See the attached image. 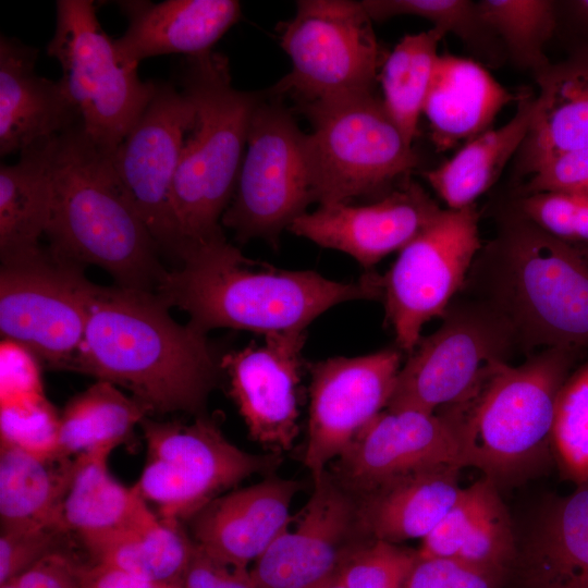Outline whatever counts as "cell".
Instances as JSON below:
<instances>
[{"mask_svg":"<svg viewBox=\"0 0 588 588\" xmlns=\"http://www.w3.org/2000/svg\"><path fill=\"white\" fill-rule=\"evenodd\" d=\"M139 426L147 455L133 487L167 520H189L231 487L281 461L279 454L258 455L237 448L205 416L189 424L146 417Z\"/></svg>","mask_w":588,"mask_h":588,"instance_id":"obj_10","label":"cell"},{"mask_svg":"<svg viewBox=\"0 0 588 588\" xmlns=\"http://www.w3.org/2000/svg\"><path fill=\"white\" fill-rule=\"evenodd\" d=\"M118 4L128 25L114 45L121 61L135 69L150 57L183 53L191 58L210 52L242 16L236 0H127Z\"/></svg>","mask_w":588,"mask_h":588,"instance_id":"obj_23","label":"cell"},{"mask_svg":"<svg viewBox=\"0 0 588 588\" xmlns=\"http://www.w3.org/2000/svg\"><path fill=\"white\" fill-rule=\"evenodd\" d=\"M299 110L313 125L307 143L314 201L319 205L382 197L421 163L375 94Z\"/></svg>","mask_w":588,"mask_h":588,"instance_id":"obj_7","label":"cell"},{"mask_svg":"<svg viewBox=\"0 0 588 588\" xmlns=\"http://www.w3.org/2000/svg\"><path fill=\"white\" fill-rule=\"evenodd\" d=\"M148 415V408L132 395L97 380L73 396L60 414L57 456L74 458L91 450H114Z\"/></svg>","mask_w":588,"mask_h":588,"instance_id":"obj_33","label":"cell"},{"mask_svg":"<svg viewBox=\"0 0 588 588\" xmlns=\"http://www.w3.org/2000/svg\"><path fill=\"white\" fill-rule=\"evenodd\" d=\"M417 559V550L371 539L347 553L338 576L346 588H405Z\"/></svg>","mask_w":588,"mask_h":588,"instance_id":"obj_39","label":"cell"},{"mask_svg":"<svg viewBox=\"0 0 588 588\" xmlns=\"http://www.w3.org/2000/svg\"><path fill=\"white\" fill-rule=\"evenodd\" d=\"M523 575L529 588H588V481L544 516Z\"/></svg>","mask_w":588,"mask_h":588,"instance_id":"obj_30","label":"cell"},{"mask_svg":"<svg viewBox=\"0 0 588 588\" xmlns=\"http://www.w3.org/2000/svg\"><path fill=\"white\" fill-rule=\"evenodd\" d=\"M336 481L357 495L413 471L467 466L456 421L448 408L436 413L382 411L331 463Z\"/></svg>","mask_w":588,"mask_h":588,"instance_id":"obj_17","label":"cell"},{"mask_svg":"<svg viewBox=\"0 0 588 588\" xmlns=\"http://www.w3.org/2000/svg\"><path fill=\"white\" fill-rule=\"evenodd\" d=\"M181 88L195 106L173 185V211L189 250L225 238L221 219L232 201L254 109L262 94L232 85L228 59L210 51L187 59Z\"/></svg>","mask_w":588,"mask_h":588,"instance_id":"obj_5","label":"cell"},{"mask_svg":"<svg viewBox=\"0 0 588 588\" xmlns=\"http://www.w3.org/2000/svg\"><path fill=\"white\" fill-rule=\"evenodd\" d=\"M460 467L439 466L405 474L357 495L360 534L399 544L422 540L460 498Z\"/></svg>","mask_w":588,"mask_h":588,"instance_id":"obj_25","label":"cell"},{"mask_svg":"<svg viewBox=\"0 0 588 588\" xmlns=\"http://www.w3.org/2000/svg\"><path fill=\"white\" fill-rule=\"evenodd\" d=\"M100 285L49 245L2 261L0 332L51 369L68 370Z\"/></svg>","mask_w":588,"mask_h":588,"instance_id":"obj_12","label":"cell"},{"mask_svg":"<svg viewBox=\"0 0 588 588\" xmlns=\"http://www.w3.org/2000/svg\"><path fill=\"white\" fill-rule=\"evenodd\" d=\"M513 554L511 522L497 494L469 531L455 559L503 573Z\"/></svg>","mask_w":588,"mask_h":588,"instance_id":"obj_42","label":"cell"},{"mask_svg":"<svg viewBox=\"0 0 588 588\" xmlns=\"http://www.w3.org/2000/svg\"><path fill=\"white\" fill-rule=\"evenodd\" d=\"M60 414L45 393L0 400V442L58 457Z\"/></svg>","mask_w":588,"mask_h":588,"instance_id":"obj_38","label":"cell"},{"mask_svg":"<svg viewBox=\"0 0 588 588\" xmlns=\"http://www.w3.org/2000/svg\"><path fill=\"white\" fill-rule=\"evenodd\" d=\"M535 99L534 93L522 91L516 112L507 123L467 142L451 159L422 172L446 209L474 205L498 181L528 133Z\"/></svg>","mask_w":588,"mask_h":588,"instance_id":"obj_28","label":"cell"},{"mask_svg":"<svg viewBox=\"0 0 588 588\" xmlns=\"http://www.w3.org/2000/svg\"><path fill=\"white\" fill-rule=\"evenodd\" d=\"M315 588H346L340 577L338 576V573L327 579L326 581L321 583L320 585L316 586Z\"/></svg>","mask_w":588,"mask_h":588,"instance_id":"obj_51","label":"cell"},{"mask_svg":"<svg viewBox=\"0 0 588 588\" xmlns=\"http://www.w3.org/2000/svg\"><path fill=\"white\" fill-rule=\"evenodd\" d=\"M310 498L295 519L254 563L257 588H315L334 576L360 534L355 497L329 469L313 478Z\"/></svg>","mask_w":588,"mask_h":588,"instance_id":"obj_19","label":"cell"},{"mask_svg":"<svg viewBox=\"0 0 588 588\" xmlns=\"http://www.w3.org/2000/svg\"><path fill=\"white\" fill-rule=\"evenodd\" d=\"M155 293L205 333L229 328L267 335L306 330L344 302L381 299V275L370 270L343 282L313 270L281 269L244 256L222 238L186 253Z\"/></svg>","mask_w":588,"mask_h":588,"instance_id":"obj_2","label":"cell"},{"mask_svg":"<svg viewBox=\"0 0 588 588\" xmlns=\"http://www.w3.org/2000/svg\"><path fill=\"white\" fill-rule=\"evenodd\" d=\"M474 59L439 54L422 113L438 152L491 130L503 107L518 100Z\"/></svg>","mask_w":588,"mask_h":588,"instance_id":"obj_26","label":"cell"},{"mask_svg":"<svg viewBox=\"0 0 588 588\" xmlns=\"http://www.w3.org/2000/svg\"><path fill=\"white\" fill-rule=\"evenodd\" d=\"M583 352L553 346L528 355L520 365L501 364L473 396L448 406L467 466L493 480L551 446L558 395Z\"/></svg>","mask_w":588,"mask_h":588,"instance_id":"obj_6","label":"cell"},{"mask_svg":"<svg viewBox=\"0 0 588 588\" xmlns=\"http://www.w3.org/2000/svg\"><path fill=\"white\" fill-rule=\"evenodd\" d=\"M442 320L402 365L385 409L430 414L465 402L498 366L522 352L507 319L478 297L453 299Z\"/></svg>","mask_w":588,"mask_h":588,"instance_id":"obj_9","label":"cell"},{"mask_svg":"<svg viewBox=\"0 0 588 588\" xmlns=\"http://www.w3.org/2000/svg\"><path fill=\"white\" fill-rule=\"evenodd\" d=\"M444 36L434 27L404 36L387 56L379 74L384 108L412 146Z\"/></svg>","mask_w":588,"mask_h":588,"instance_id":"obj_34","label":"cell"},{"mask_svg":"<svg viewBox=\"0 0 588 588\" xmlns=\"http://www.w3.org/2000/svg\"><path fill=\"white\" fill-rule=\"evenodd\" d=\"M399 347L309 365V405L304 465L315 478L328 469L382 411L402 367Z\"/></svg>","mask_w":588,"mask_h":588,"instance_id":"obj_16","label":"cell"},{"mask_svg":"<svg viewBox=\"0 0 588 588\" xmlns=\"http://www.w3.org/2000/svg\"><path fill=\"white\" fill-rule=\"evenodd\" d=\"M305 340L306 330L271 333L262 344L220 359L229 394L249 437L274 454L290 451L298 436Z\"/></svg>","mask_w":588,"mask_h":588,"instance_id":"obj_18","label":"cell"},{"mask_svg":"<svg viewBox=\"0 0 588 588\" xmlns=\"http://www.w3.org/2000/svg\"><path fill=\"white\" fill-rule=\"evenodd\" d=\"M299 488L293 479L268 477L223 493L188 520L191 537L211 556L248 567L290 527V509Z\"/></svg>","mask_w":588,"mask_h":588,"instance_id":"obj_21","label":"cell"},{"mask_svg":"<svg viewBox=\"0 0 588 588\" xmlns=\"http://www.w3.org/2000/svg\"><path fill=\"white\" fill-rule=\"evenodd\" d=\"M476 204L443 209L436 220L400 253L381 275V299L396 347L408 355L432 318H442L462 292L481 249Z\"/></svg>","mask_w":588,"mask_h":588,"instance_id":"obj_14","label":"cell"},{"mask_svg":"<svg viewBox=\"0 0 588 588\" xmlns=\"http://www.w3.org/2000/svg\"><path fill=\"white\" fill-rule=\"evenodd\" d=\"M464 289L507 319L527 356L538 347L588 350V245L548 234L512 204L498 212L495 236Z\"/></svg>","mask_w":588,"mask_h":588,"instance_id":"obj_3","label":"cell"},{"mask_svg":"<svg viewBox=\"0 0 588 588\" xmlns=\"http://www.w3.org/2000/svg\"><path fill=\"white\" fill-rule=\"evenodd\" d=\"M443 209L409 177L368 205H319L290 226L293 234L353 257L367 271L385 256L401 252Z\"/></svg>","mask_w":588,"mask_h":588,"instance_id":"obj_20","label":"cell"},{"mask_svg":"<svg viewBox=\"0 0 588 588\" xmlns=\"http://www.w3.org/2000/svg\"><path fill=\"white\" fill-rule=\"evenodd\" d=\"M171 588H181L179 585H171Z\"/></svg>","mask_w":588,"mask_h":588,"instance_id":"obj_52","label":"cell"},{"mask_svg":"<svg viewBox=\"0 0 588 588\" xmlns=\"http://www.w3.org/2000/svg\"><path fill=\"white\" fill-rule=\"evenodd\" d=\"M551 448L564 476L588 481V362L573 370L555 404Z\"/></svg>","mask_w":588,"mask_h":588,"instance_id":"obj_37","label":"cell"},{"mask_svg":"<svg viewBox=\"0 0 588 588\" xmlns=\"http://www.w3.org/2000/svg\"><path fill=\"white\" fill-rule=\"evenodd\" d=\"M483 20L501 39L509 60L532 75L551 61L546 45L555 36L556 12L553 0H480Z\"/></svg>","mask_w":588,"mask_h":588,"instance_id":"obj_36","label":"cell"},{"mask_svg":"<svg viewBox=\"0 0 588 588\" xmlns=\"http://www.w3.org/2000/svg\"><path fill=\"white\" fill-rule=\"evenodd\" d=\"M279 37L292 70L271 94L289 95L299 109L375 94L387 54L362 1H297Z\"/></svg>","mask_w":588,"mask_h":588,"instance_id":"obj_8","label":"cell"},{"mask_svg":"<svg viewBox=\"0 0 588 588\" xmlns=\"http://www.w3.org/2000/svg\"><path fill=\"white\" fill-rule=\"evenodd\" d=\"M49 246L106 270L118 286L155 293L168 271L112 160L82 122L59 135L52 158Z\"/></svg>","mask_w":588,"mask_h":588,"instance_id":"obj_4","label":"cell"},{"mask_svg":"<svg viewBox=\"0 0 588 588\" xmlns=\"http://www.w3.org/2000/svg\"><path fill=\"white\" fill-rule=\"evenodd\" d=\"M47 53L61 66L59 81L76 107L85 133L113 152L151 100L157 83L142 81L137 69L121 61L91 0L57 1L56 28Z\"/></svg>","mask_w":588,"mask_h":588,"instance_id":"obj_11","label":"cell"},{"mask_svg":"<svg viewBox=\"0 0 588 588\" xmlns=\"http://www.w3.org/2000/svg\"><path fill=\"white\" fill-rule=\"evenodd\" d=\"M512 206L548 234L576 245H588V193L541 192L515 196Z\"/></svg>","mask_w":588,"mask_h":588,"instance_id":"obj_40","label":"cell"},{"mask_svg":"<svg viewBox=\"0 0 588 588\" xmlns=\"http://www.w3.org/2000/svg\"><path fill=\"white\" fill-rule=\"evenodd\" d=\"M498 494L494 480L480 479L463 491L443 518L421 540L419 558H455L469 531Z\"/></svg>","mask_w":588,"mask_h":588,"instance_id":"obj_41","label":"cell"},{"mask_svg":"<svg viewBox=\"0 0 588 588\" xmlns=\"http://www.w3.org/2000/svg\"><path fill=\"white\" fill-rule=\"evenodd\" d=\"M541 192L588 193V147L552 158L519 184L514 195L517 197Z\"/></svg>","mask_w":588,"mask_h":588,"instance_id":"obj_45","label":"cell"},{"mask_svg":"<svg viewBox=\"0 0 588 588\" xmlns=\"http://www.w3.org/2000/svg\"><path fill=\"white\" fill-rule=\"evenodd\" d=\"M502 573L455 558H419L405 588H495Z\"/></svg>","mask_w":588,"mask_h":588,"instance_id":"obj_44","label":"cell"},{"mask_svg":"<svg viewBox=\"0 0 588 588\" xmlns=\"http://www.w3.org/2000/svg\"><path fill=\"white\" fill-rule=\"evenodd\" d=\"M91 562L119 567L146 580L179 585L195 549L182 523L151 518L83 543Z\"/></svg>","mask_w":588,"mask_h":588,"instance_id":"obj_32","label":"cell"},{"mask_svg":"<svg viewBox=\"0 0 588 588\" xmlns=\"http://www.w3.org/2000/svg\"><path fill=\"white\" fill-rule=\"evenodd\" d=\"M37 57L36 48L1 35V156L27 151L82 122L60 81L36 73Z\"/></svg>","mask_w":588,"mask_h":588,"instance_id":"obj_22","label":"cell"},{"mask_svg":"<svg viewBox=\"0 0 588 588\" xmlns=\"http://www.w3.org/2000/svg\"><path fill=\"white\" fill-rule=\"evenodd\" d=\"M79 564L64 550L56 551L0 588H82Z\"/></svg>","mask_w":588,"mask_h":588,"instance_id":"obj_48","label":"cell"},{"mask_svg":"<svg viewBox=\"0 0 588 588\" xmlns=\"http://www.w3.org/2000/svg\"><path fill=\"white\" fill-rule=\"evenodd\" d=\"M58 137V136H57ZM57 137L0 167L1 262L35 250L52 208V158Z\"/></svg>","mask_w":588,"mask_h":588,"instance_id":"obj_29","label":"cell"},{"mask_svg":"<svg viewBox=\"0 0 588 588\" xmlns=\"http://www.w3.org/2000/svg\"><path fill=\"white\" fill-rule=\"evenodd\" d=\"M152 292L101 286L66 371L127 390L150 414L204 411L220 369L207 333Z\"/></svg>","mask_w":588,"mask_h":588,"instance_id":"obj_1","label":"cell"},{"mask_svg":"<svg viewBox=\"0 0 588 588\" xmlns=\"http://www.w3.org/2000/svg\"><path fill=\"white\" fill-rule=\"evenodd\" d=\"M261 96L247 134L246 151L221 224L238 242L260 238L277 246L280 235L314 203L307 134L280 97Z\"/></svg>","mask_w":588,"mask_h":588,"instance_id":"obj_13","label":"cell"},{"mask_svg":"<svg viewBox=\"0 0 588 588\" xmlns=\"http://www.w3.org/2000/svg\"><path fill=\"white\" fill-rule=\"evenodd\" d=\"M72 469L73 458L42 457L0 442L1 529L62 528L60 513Z\"/></svg>","mask_w":588,"mask_h":588,"instance_id":"obj_31","label":"cell"},{"mask_svg":"<svg viewBox=\"0 0 588 588\" xmlns=\"http://www.w3.org/2000/svg\"><path fill=\"white\" fill-rule=\"evenodd\" d=\"M0 400L44 393L39 360L24 347L1 342Z\"/></svg>","mask_w":588,"mask_h":588,"instance_id":"obj_47","label":"cell"},{"mask_svg":"<svg viewBox=\"0 0 588 588\" xmlns=\"http://www.w3.org/2000/svg\"><path fill=\"white\" fill-rule=\"evenodd\" d=\"M112 451L97 449L73 458L60 523L66 534H75L82 543L156 515L134 487L123 486L111 475L108 458Z\"/></svg>","mask_w":588,"mask_h":588,"instance_id":"obj_27","label":"cell"},{"mask_svg":"<svg viewBox=\"0 0 588 588\" xmlns=\"http://www.w3.org/2000/svg\"><path fill=\"white\" fill-rule=\"evenodd\" d=\"M79 579L82 588H171V585L156 584L119 567L97 562L82 564Z\"/></svg>","mask_w":588,"mask_h":588,"instance_id":"obj_50","label":"cell"},{"mask_svg":"<svg viewBox=\"0 0 588 588\" xmlns=\"http://www.w3.org/2000/svg\"><path fill=\"white\" fill-rule=\"evenodd\" d=\"M181 588H257L249 567L224 563L195 544Z\"/></svg>","mask_w":588,"mask_h":588,"instance_id":"obj_46","label":"cell"},{"mask_svg":"<svg viewBox=\"0 0 588 588\" xmlns=\"http://www.w3.org/2000/svg\"><path fill=\"white\" fill-rule=\"evenodd\" d=\"M195 118L189 96L159 82L155 94L112 152L118 175L160 253L176 267L182 242L173 211V185L184 137Z\"/></svg>","mask_w":588,"mask_h":588,"instance_id":"obj_15","label":"cell"},{"mask_svg":"<svg viewBox=\"0 0 588 588\" xmlns=\"http://www.w3.org/2000/svg\"><path fill=\"white\" fill-rule=\"evenodd\" d=\"M68 535L54 525L1 529L0 585L23 573L45 556L62 550Z\"/></svg>","mask_w":588,"mask_h":588,"instance_id":"obj_43","label":"cell"},{"mask_svg":"<svg viewBox=\"0 0 588 588\" xmlns=\"http://www.w3.org/2000/svg\"><path fill=\"white\" fill-rule=\"evenodd\" d=\"M372 22L399 15L426 19L445 35H455L482 65L500 66L506 60L499 36L483 20L477 1L469 0H364Z\"/></svg>","mask_w":588,"mask_h":588,"instance_id":"obj_35","label":"cell"},{"mask_svg":"<svg viewBox=\"0 0 588 588\" xmlns=\"http://www.w3.org/2000/svg\"><path fill=\"white\" fill-rule=\"evenodd\" d=\"M539 88L528 133L515 155L516 179L552 158L588 147V48L532 75Z\"/></svg>","mask_w":588,"mask_h":588,"instance_id":"obj_24","label":"cell"},{"mask_svg":"<svg viewBox=\"0 0 588 588\" xmlns=\"http://www.w3.org/2000/svg\"><path fill=\"white\" fill-rule=\"evenodd\" d=\"M556 32L568 51L588 48V0L555 1Z\"/></svg>","mask_w":588,"mask_h":588,"instance_id":"obj_49","label":"cell"}]
</instances>
